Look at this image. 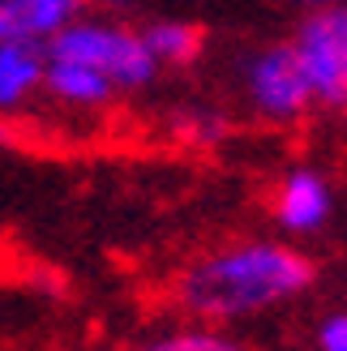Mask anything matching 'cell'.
Here are the masks:
<instances>
[{
    "instance_id": "6da1fadb",
    "label": "cell",
    "mask_w": 347,
    "mask_h": 351,
    "mask_svg": "<svg viewBox=\"0 0 347 351\" xmlns=\"http://www.w3.org/2000/svg\"><path fill=\"white\" fill-rule=\"evenodd\" d=\"M318 283L313 257L291 240H232L193 257L171 278V304L202 326H232L274 313Z\"/></svg>"
},
{
    "instance_id": "7a4b0ae2",
    "label": "cell",
    "mask_w": 347,
    "mask_h": 351,
    "mask_svg": "<svg viewBox=\"0 0 347 351\" xmlns=\"http://www.w3.org/2000/svg\"><path fill=\"white\" fill-rule=\"evenodd\" d=\"M43 47H47V56H64V60H82V64L99 69L116 86V95H137L159 82V64L150 60L137 26L120 22V17L82 13L60 34H51Z\"/></svg>"
},
{
    "instance_id": "3957f363",
    "label": "cell",
    "mask_w": 347,
    "mask_h": 351,
    "mask_svg": "<svg viewBox=\"0 0 347 351\" xmlns=\"http://www.w3.org/2000/svg\"><path fill=\"white\" fill-rule=\"evenodd\" d=\"M240 95H245L249 112L270 125H296L313 112V90H309V77L291 39L266 43L240 60Z\"/></svg>"
},
{
    "instance_id": "277c9868",
    "label": "cell",
    "mask_w": 347,
    "mask_h": 351,
    "mask_svg": "<svg viewBox=\"0 0 347 351\" xmlns=\"http://www.w3.org/2000/svg\"><path fill=\"white\" fill-rule=\"evenodd\" d=\"M313 90V108L347 112V0L313 5L291 39Z\"/></svg>"
},
{
    "instance_id": "5b68a950",
    "label": "cell",
    "mask_w": 347,
    "mask_h": 351,
    "mask_svg": "<svg viewBox=\"0 0 347 351\" xmlns=\"http://www.w3.org/2000/svg\"><path fill=\"white\" fill-rule=\"evenodd\" d=\"M270 215L283 236H313L335 215V189L318 167H291L274 184Z\"/></svg>"
},
{
    "instance_id": "8992f818",
    "label": "cell",
    "mask_w": 347,
    "mask_h": 351,
    "mask_svg": "<svg viewBox=\"0 0 347 351\" xmlns=\"http://www.w3.org/2000/svg\"><path fill=\"white\" fill-rule=\"evenodd\" d=\"M43 95L51 103H60L69 112H103L116 103V86L99 73V69L64 56H47L43 69Z\"/></svg>"
},
{
    "instance_id": "52a82bcc",
    "label": "cell",
    "mask_w": 347,
    "mask_h": 351,
    "mask_svg": "<svg viewBox=\"0 0 347 351\" xmlns=\"http://www.w3.org/2000/svg\"><path fill=\"white\" fill-rule=\"evenodd\" d=\"M47 47L30 39H0V116L22 112L43 90Z\"/></svg>"
},
{
    "instance_id": "ba28073f",
    "label": "cell",
    "mask_w": 347,
    "mask_h": 351,
    "mask_svg": "<svg viewBox=\"0 0 347 351\" xmlns=\"http://www.w3.org/2000/svg\"><path fill=\"white\" fill-rule=\"evenodd\" d=\"M82 13L86 0H0V39L47 43Z\"/></svg>"
},
{
    "instance_id": "9c48e42d",
    "label": "cell",
    "mask_w": 347,
    "mask_h": 351,
    "mask_svg": "<svg viewBox=\"0 0 347 351\" xmlns=\"http://www.w3.org/2000/svg\"><path fill=\"white\" fill-rule=\"evenodd\" d=\"M137 34H142L150 60L159 64V73L163 69H189L206 47L202 26L180 22V17H150L146 26H137Z\"/></svg>"
},
{
    "instance_id": "30bf717a",
    "label": "cell",
    "mask_w": 347,
    "mask_h": 351,
    "mask_svg": "<svg viewBox=\"0 0 347 351\" xmlns=\"http://www.w3.org/2000/svg\"><path fill=\"white\" fill-rule=\"evenodd\" d=\"M129 351H257L253 343L236 339L228 326H176L163 330V335H150Z\"/></svg>"
},
{
    "instance_id": "8fae6325",
    "label": "cell",
    "mask_w": 347,
    "mask_h": 351,
    "mask_svg": "<svg viewBox=\"0 0 347 351\" xmlns=\"http://www.w3.org/2000/svg\"><path fill=\"white\" fill-rule=\"evenodd\" d=\"M228 133H232L228 112L211 108V103H189V108H176V112H171V137H176L180 146L211 150V146H219Z\"/></svg>"
},
{
    "instance_id": "7c38bea8",
    "label": "cell",
    "mask_w": 347,
    "mask_h": 351,
    "mask_svg": "<svg viewBox=\"0 0 347 351\" xmlns=\"http://www.w3.org/2000/svg\"><path fill=\"white\" fill-rule=\"evenodd\" d=\"M313 343H318V351H347V308L326 313V317L318 322Z\"/></svg>"
},
{
    "instance_id": "4fadbf2b",
    "label": "cell",
    "mask_w": 347,
    "mask_h": 351,
    "mask_svg": "<svg viewBox=\"0 0 347 351\" xmlns=\"http://www.w3.org/2000/svg\"><path fill=\"white\" fill-rule=\"evenodd\" d=\"M137 5H142V0H86V9H95L103 17H120V13H129Z\"/></svg>"
},
{
    "instance_id": "5bb4252c",
    "label": "cell",
    "mask_w": 347,
    "mask_h": 351,
    "mask_svg": "<svg viewBox=\"0 0 347 351\" xmlns=\"http://www.w3.org/2000/svg\"><path fill=\"white\" fill-rule=\"evenodd\" d=\"M9 137H13V133H9V120L0 116V142H9Z\"/></svg>"
},
{
    "instance_id": "9a60e30c",
    "label": "cell",
    "mask_w": 347,
    "mask_h": 351,
    "mask_svg": "<svg viewBox=\"0 0 347 351\" xmlns=\"http://www.w3.org/2000/svg\"><path fill=\"white\" fill-rule=\"evenodd\" d=\"M300 5H309V9H313V5H331V0H300Z\"/></svg>"
}]
</instances>
